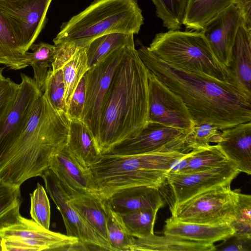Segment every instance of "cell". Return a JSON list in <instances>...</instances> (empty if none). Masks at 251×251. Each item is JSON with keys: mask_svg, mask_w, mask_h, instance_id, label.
<instances>
[{"mask_svg": "<svg viewBox=\"0 0 251 251\" xmlns=\"http://www.w3.org/2000/svg\"><path fill=\"white\" fill-rule=\"evenodd\" d=\"M137 51L148 71L182 99L195 124L209 123L222 130L251 122V100L232 84L171 65L145 46Z\"/></svg>", "mask_w": 251, "mask_h": 251, "instance_id": "cell-1", "label": "cell"}, {"mask_svg": "<svg viewBox=\"0 0 251 251\" xmlns=\"http://www.w3.org/2000/svg\"><path fill=\"white\" fill-rule=\"evenodd\" d=\"M148 75L149 71L135 46L127 47L101 111L96 144L102 154L137 135L147 125Z\"/></svg>", "mask_w": 251, "mask_h": 251, "instance_id": "cell-2", "label": "cell"}, {"mask_svg": "<svg viewBox=\"0 0 251 251\" xmlns=\"http://www.w3.org/2000/svg\"><path fill=\"white\" fill-rule=\"evenodd\" d=\"M70 119L58 112L43 94L36 101L28 123L0 161V178L21 185L41 176L51 156L66 146Z\"/></svg>", "mask_w": 251, "mask_h": 251, "instance_id": "cell-3", "label": "cell"}, {"mask_svg": "<svg viewBox=\"0 0 251 251\" xmlns=\"http://www.w3.org/2000/svg\"><path fill=\"white\" fill-rule=\"evenodd\" d=\"M187 153L158 151L132 155L103 154L89 169L98 193L106 200L128 187L149 186L161 187L166 174Z\"/></svg>", "mask_w": 251, "mask_h": 251, "instance_id": "cell-4", "label": "cell"}, {"mask_svg": "<svg viewBox=\"0 0 251 251\" xmlns=\"http://www.w3.org/2000/svg\"><path fill=\"white\" fill-rule=\"evenodd\" d=\"M143 24L142 10L136 0H95L63 23L53 42L56 46L71 43L83 48L106 34H137Z\"/></svg>", "mask_w": 251, "mask_h": 251, "instance_id": "cell-5", "label": "cell"}, {"mask_svg": "<svg viewBox=\"0 0 251 251\" xmlns=\"http://www.w3.org/2000/svg\"><path fill=\"white\" fill-rule=\"evenodd\" d=\"M148 48L171 65L232 84L228 68L217 60L201 31L169 30L158 33Z\"/></svg>", "mask_w": 251, "mask_h": 251, "instance_id": "cell-6", "label": "cell"}, {"mask_svg": "<svg viewBox=\"0 0 251 251\" xmlns=\"http://www.w3.org/2000/svg\"><path fill=\"white\" fill-rule=\"evenodd\" d=\"M240 189L226 184L204 191L171 207L172 216L178 220L208 225L229 224L234 218Z\"/></svg>", "mask_w": 251, "mask_h": 251, "instance_id": "cell-7", "label": "cell"}, {"mask_svg": "<svg viewBox=\"0 0 251 251\" xmlns=\"http://www.w3.org/2000/svg\"><path fill=\"white\" fill-rule=\"evenodd\" d=\"M127 47L115 50L86 72V100L81 120L90 130L96 143L103 103L115 71Z\"/></svg>", "mask_w": 251, "mask_h": 251, "instance_id": "cell-8", "label": "cell"}, {"mask_svg": "<svg viewBox=\"0 0 251 251\" xmlns=\"http://www.w3.org/2000/svg\"><path fill=\"white\" fill-rule=\"evenodd\" d=\"M52 0H0V11L25 54L44 26Z\"/></svg>", "mask_w": 251, "mask_h": 251, "instance_id": "cell-9", "label": "cell"}, {"mask_svg": "<svg viewBox=\"0 0 251 251\" xmlns=\"http://www.w3.org/2000/svg\"><path fill=\"white\" fill-rule=\"evenodd\" d=\"M189 132L148 122L137 135L117 145L107 153L132 155L158 151H178L188 153L191 151L186 147L185 140Z\"/></svg>", "mask_w": 251, "mask_h": 251, "instance_id": "cell-10", "label": "cell"}, {"mask_svg": "<svg viewBox=\"0 0 251 251\" xmlns=\"http://www.w3.org/2000/svg\"><path fill=\"white\" fill-rule=\"evenodd\" d=\"M46 190L60 211L66 235L77 238L89 250L113 251L105 242L80 216L70 201V196L57 177L48 168L41 176Z\"/></svg>", "mask_w": 251, "mask_h": 251, "instance_id": "cell-11", "label": "cell"}, {"mask_svg": "<svg viewBox=\"0 0 251 251\" xmlns=\"http://www.w3.org/2000/svg\"><path fill=\"white\" fill-rule=\"evenodd\" d=\"M190 131L194 121L182 99L149 71L148 122Z\"/></svg>", "mask_w": 251, "mask_h": 251, "instance_id": "cell-12", "label": "cell"}, {"mask_svg": "<svg viewBox=\"0 0 251 251\" xmlns=\"http://www.w3.org/2000/svg\"><path fill=\"white\" fill-rule=\"evenodd\" d=\"M240 171L227 161L205 171L185 174H166V181L174 198V204L182 203L207 190L230 184Z\"/></svg>", "mask_w": 251, "mask_h": 251, "instance_id": "cell-13", "label": "cell"}, {"mask_svg": "<svg viewBox=\"0 0 251 251\" xmlns=\"http://www.w3.org/2000/svg\"><path fill=\"white\" fill-rule=\"evenodd\" d=\"M21 77L13 106L0 127V161L26 127L34 106L43 94L33 78L24 74Z\"/></svg>", "mask_w": 251, "mask_h": 251, "instance_id": "cell-14", "label": "cell"}, {"mask_svg": "<svg viewBox=\"0 0 251 251\" xmlns=\"http://www.w3.org/2000/svg\"><path fill=\"white\" fill-rule=\"evenodd\" d=\"M0 237L16 238L36 251L86 250L77 238L47 229L21 215L16 223L0 230Z\"/></svg>", "mask_w": 251, "mask_h": 251, "instance_id": "cell-15", "label": "cell"}, {"mask_svg": "<svg viewBox=\"0 0 251 251\" xmlns=\"http://www.w3.org/2000/svg\"><path fill=\"white\" fill-rule=\"evenodd\" d=\"M242 23L237 8L232 4L218 13L201 30L217 60L227 68L237 31Z\"/></svg>", "mask_w": 251, "mask_h": 251, "instance_id": "cell-16", "label": "cell"}, {"mask_svg": "<svg viewBox=\"0 0 251 251\" xmlns=\"http://www.w3.org/2000/svg\"><path fill=\"white\" fill-rule=\"evenodd\" d=\"M49 168L68 192L98 194L89 168L81 165L69 153L66 146L51 156Z\"/></svg>", "mask_w": 251, "mask_h": 251, "instance_id": "cell-17", "label": "cell"}, {"mask_svg": "<svg viewBox=\"0 0 251 251\" xmlns=\"http://www.w3.org/2000/svg\"><path fill=\"white\" fill-rule=\"evenodd\" d=\"M227 68L232 84L251 100V31L243 22L237 31Z\"/></svg>", "mask_w": 251, "mask_h": 251, "instance_id": "cell-18", "label": "cell"}, {"mask_svg": "<svg viewBox=\"0 0 251 251\" xmlns=\"http://www.w3.org/2000/svg\"><path fill=\"white\" fill-rule=\"evenodd\" d=\"M56 46V45H55ZM57 50L51 70L61 69L67 105L80 79L89 68L85 47H76L71 43L56 45Z\"/></svg>", "mask_w": 251, "mask_h": 251, "instance_id": "cell-19", "label": "cell"}, {"mask_svg": "<svg viewBox=\"0 0 251 251\" xmlns=\"http://www.w3.org/2000/svg\"><path fill=\"white\" fill-rule=\"evenodd\" d=\"M217 145L240 172L251 174V122L221 130Z\"/></svg>", "mask_w": 251, "mask_h": 251, "instance_id": "cell-20", "label": "cell"}, {"mask_svg": "<svg viewBox=\"0 0 251 251\" xmlns=\"http://www.w3.org/2000/svg\"><path fill=\"white\" fill-rule=\"evenodd\" d=\"M104 200L114 211L120 215L142 209L158 211L165 204L159 189L149 186L126 188Z\"/></svg>", "mask_w": 251, "mask_h": 251, "instance_id": "cell-21", "label": "cell"}, {"mask_svg": "<svg viewBox=\"0 0 251 251\" xmlns=\"http://www.w3.org/2000/svg\"><path fill=\"white\" fill-rule=\"evenodd\" d=\"M233 228L227 224L208 225L182 222L170 217L165 221L164 235L186 240L214 244L223 241L234 233Z\"/></svg>", "mask_w": 251, "mask_h": 251, "instance_id": "cell-22", "label": "cell"}, {"mask_svg": "<svg viewBox=\"0 0 251 251\" xmlns=\"http://www.w3.org/2000/svg\"><path fill=\"white\" fill-rule=\"evenodd\" d=\"M66 191L70 196L71 204L78 213L97 233L110 245L104 200L96 193Z\"/></svg>", "mask_w": 251, "mask_h": 251, "instance_id": "cell-23", "label": "cell"}, {"mask_svg": "<svg viewBox=\"0 0 251 251\" xmlns=\"http://www.w3.org/2000/svg\"><path fill=\"white\" fill-rule=\"evenodd\" d=\"M66 148L81 165L87 168L102 155L90 130L81 120H70Z\"/></svg>", "mask_w": 251, "mask_h": 251, "instance_id": "cell-24", "label": "cell"}, {"mask_svg": "<svg viewBox=\"0 0 251 251\" xmlns=\"http://www.w3.org/2000/svg\"><path fill=\"white\" fill-rule=\"evenodd\" d=\"M228 161L217 145L194 149L178 160L168 173H192L210 169Z\"/></svg>", "mask_w": 251, "mask_h": 251, "instance_id": "cell-25", "label": "cell"}, {"mask_svg": "<svg viewBox=\"0 0 251 251\" xmlns=\"http://www.w3.org/2000/svg\"><path fill=\"white\" fill-rule=\"evenodd\" d=\"M215 251L214 244L199 242L177 237L164 235L135 238L133 251Z\"/></svg>", "mask_w": 251, "mask_h": 251, "instance_id": "cell-26", "label": "cell"}, {"mask_svg": "<svg viewBox=\"0 0 251 251\" xmlns=\"http://www.w3.org/2000/svg\"><path fill=\"white\" fill-rule=\"evenodd\" d=\"M234 0H188L182 25L194 31L201 30L218 13L233 4Z\"/></svg>", "mask_w": 251, "mask_h": 251, "instance_id": "cell-27", "label": "cell"}, {"mask_svg": "<svg viewBox=\"0 0 251 251\" xmlns=\"http://www.w3.org/2000/svg\"><path fill=\"white\" fill-rule=\"evenodd\" d=\"M133 35L129 33H111L92 40L85 47L88 68L96 65L118 48L135 46Z\"/></svg>", "mask_w": 251, "mask_h": 251, "instance_id": "cell-28", "label": "cell"}, {"mask_svg": "<svg viewBox=\"0 0 251 251\" xmlns=\"http://www.w3.org/2000/svg\"><path fill=\"white\" fill-rule=\"evenodd\" d=\"M0 64L18 70L28 66L26 58L18 44L12 29L0 11Z\"/></svg>", "mask_w": 251, "mask_h": 251, "instance_id": "cell-29", "label": "cell"}, {"mask_svg": "<svg viewBox=\"0 0 251 251\" xmlns=\"http://www.w3.org/2000/svg\"><path fill=\"white\" fill-rule=\"evenodd\" d=\"M20 187L0 178V230L16 223L21 216Z\"/></svg>", "mask_w": 251, "mask_h": 251, "instance_id": "cell-30", "label": "cell"}, {"mask_svg": "<svg viewBox=\"0 0 251 251\" xmlns=\"http://www.w3.org/2000/svg\"><path fill=\"white\" fill-rule=\"evenodd\" d=\"M30 49L33 51L26 52V58L28 65L33 70V79L42 92L48 72L55 59L57 47L54 45L40 43L33 44Z\"/></svg>", "mask_w": 251, "mask_h": 251, "instance_id": "cell-31", "label": "cell"}, {"mask_svg": "<svg viewBox=\"0 0 251 251\" xmlns=\"http://www.w3.org/2000/svg\"><path fill=\"white\" fill-rule=\"evenodd\" d=\"M104 201L107 213L108 242L113 251H133L135 238L129 232L122 216L114 211Z\"/></svg>", "mask_w": 251, "mask_h": 251, "instance_id": "cell-32", "label": "cell"}, {"mask_svg": "<svg viewBox=\"0 0 251 251\" xmlns=\"http://www.w3.org/2000/svg\"><path fill=\"white\" fill-rule=\"evenodd\" d=\"M157 210L142 209L121 215L124 223L132 236L136 238L154 235V226Z\"/></svg>", "mask_w": 251, "mask_h": 251, "instance_id": "cell-33", "label": "cell"}, {"mask_svg": "<svg viewBox=\"0 0 251 251\" xmlns=\"http://www.w3.org/2000/svg\"><path fill=\"white\" fill-rule=\"evenodd\" d=\"M157 16L169 30H179L188 0H151Z\"/></svg>", "mask_w": 251, "mask_h": 251, "instance_id": "cell-34", "label": "cell"}, {"mask_svg": "<svg viewBox=\"0 0 251 251\" xmlns=\"http://www.w3.org/2000/svg\"><path fill=\"white\" fill-rule=\"evenodd\" d=\"M42 92L55 110L66 113L65 87L61 69L49 70Z\"/></svg>", "mask_w": 251, "mask_h": 251, "instance_id": "cell-35", "label": "cell"}, {"mask_svg": "<svg viewBox=\"0 0 251 251\" xmlns=\"http://www.w3.org/2000/svg\"><path fill=\"white\" fill-rule=\"evenodd\" d=\"M221 133V130L214 125L205 123L195 124L187 134L185 143L190 151L206 148L210 143H218Z\"/></svg>", "mask_w": 251, "mask_h": 251, "instance_id": "cell-36", "label": "cell"}, {"mask_svg": "<svg viewBox=\"0 0 251 251\" xmlns=\"http://www.w3.org/2000/svg\"><path fill=\"white\" fill-rule=\"evenodd\" d=\"M30 198L31 217L37 224L49 229L50 207L47 193L43 186L38 183L33 193L30 194Z\"/></svg>", "mask_w": 251, "mask_h": 251, "instance_id": "cell-37", "label": "cell"}, {"mask_svg": "<svg viewBox=\"0 0 251 251\" xmlns=\"http://www.w3.org/2000/svg\"><path fill=\"white\" fill-rule=\"evenodd\" d=\"M234 233L251 235V196L238 193L234 218L229 224Z\"/></svg>", "mask_w": 251, "mask_h": 251, "instance_id": "cell-38", "label": "cell"}, {"mask_svg": "<svg viewBox=\"0 0 251 251\" xmlns=\"http://www.w3.org/2000/svg\"><path fill=\"white\" fill-rule=\"evenodd\" d=\"M3 68L0 67V127L11 110L18 93L19 84L3 75Z\"/></svg>", "mask_w": 251, "mask_h": 251, "instance_id": "cell-39", "label": "cell"}, {"mask_svg": "<svg viewBox=\"0 0 251 251\" xmlns=\"http://www.w3.org/2000/svg\"><path fill=\"white\" fill-rule=\"evenodd\" d=\"M86 91V73L80 79L67 107L66 114L70 120H81L83 112Z\"/></svg>", "mask_w": 251, "mask_h": 251, "instance_id": "cell-40", "label": "cell"}, {"mask_svg": "<svg viewBox=\"0 0 251 251\" xmlns=\"http://www.w3.org/2000/svg\"><path fill=\"white\" fill-rule=\"evenodd\" d=\"M215 245V251H251V235L235 233Z\"/></svg>", "mask_w": 251, "mask_h": 251, "instance_id": "cell-41", "label": "cell"}, {"mask_svg": "<svg viewBox=\"0 0 251 251\" xmlns=\"http://www.w3.org/2000/svg\"><path fill=\"white\" fill-rule=\"evenodd\" d=\"M245 26L251 31V0H234Z\"/></svg>", "mask_w": 251, "mask_h": 251, "instance_id": "cell-42", "label": "cell"}, {"mask_svg": "<svg viewBox=\"0 0 251 251\" xmlns=\"http://www.w3.org/2000/svg\"><path fill=\"white\" fill-rule=\"evenodd\" d=\"M1 242L2 238L0 237V251H2Z\"/></svg>", "mask_w": 251, "mask_h": 251, "instance_id": "cell-43", "label": "cell"}]
</instances>
